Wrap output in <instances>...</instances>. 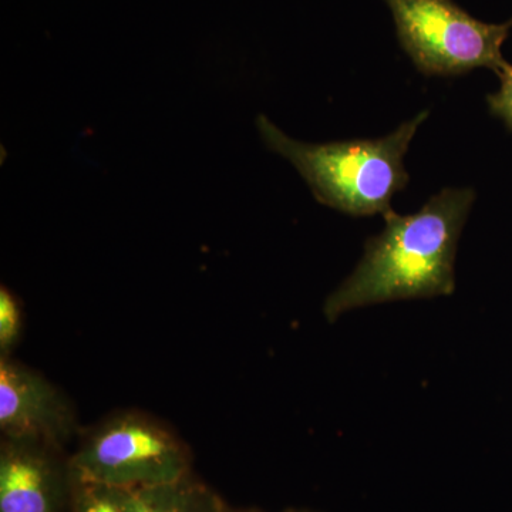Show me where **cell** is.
I'll list each match as a JSON object with an SVG mask.
<instances>
[{"label":"cell","instance_id":"5","mask_svg":"<svg viewBox=\"0 0 512 512\" xmlns=\"http://www.w3.org/2000/svg\"><path fill=\"white\" fill-rule=\"evenodd\" d=\"M77 424L76 410L59 387L18 360L0 356L2 439L64 448Z\"/></svg>","mask_w":512,"mask_h":512},{"label":"cell","instance_id":"4","mask_svg":"<svg viewBox=\"0 0 512 512\" xmlns=\"http://www.w3.org/2000/svg\"><path fill=\"white\" fill-rule=\"evenodd\" d=\"M392 12L397 39L426 76H458L471 70L505 67L508 22L485 23L454 0H384Z\"/></svg>","mask_w":512,"mask_h":512},{"label":"cell","instance_id":"8","mask_svg":"<svg viewBox=\"0 0 512 512\" xmlns=\"http://www.w3.org/2000/svg\"><path fill=\"white\" fill-rule=\"evenodd\" d=\"M73 512H128V490L76 481Z\"/></svg>","mask_w":512,"mask_h":512},{"label":"cell","instance_id":"11","mask_svg":"<svg viewBox=\"0 0 512 512\" xmlns=\"http://www.w3.org/2000/svg\"><path fill=\"white\" fill-rule=\"evenodd\" d=\"M232 512H261V511H256V510H248V511H232Z\"/></svg>","mask_w":512,"mask_h":512},{"label":"cell","instance_id":"6","mask_svg":"<svg viewBox=\"0 0 512 512\" xmlns=\"http://www.w3.org/2000/svg\"><path fill=\"white\" fill-rule=\"evenodd\" d=\"M74 485L63 448L2 439L0 512H73Z\"/></svg>","mask_w":512,"mask_h":512},{"label":"cell","instance_id":"7","mask_svg":"<svg viewBox=\"0 0 512 512\" xmlns=\"http://www.w3.org/2000/svg\"><path fill=\"white\" fill-rule=\"evenodd\" d=\"M128 512H232L220 495L191 474L175 483L128 490Z\"/></svg>","mask_w":512,"mask_h":512},{"label":"cell","instance_id":"9","mask_svg":"<svg viewBox=\"0 0 512 512\" xmlns=\"http://www.w3.org/2000/svg\"><path fill=\"white\" fill-rule=\"evenodd\" d=\"M23 329L22 308L19 299L9 288H0V356H10L18 345Z\"/></svg>","mask_w":512,"mask_h":512},{"label":"cell","instance_id":"12","mask_svg":"<svg viewBox=\"0 0 512 512\" xmlns=\"http://www.w3.org/2000/svg\"><path fill=\"white\" fill-rule=\"evenodd\" d=\"M285 512H308V511L288 510V511H285Z\"/></svg>","mask_w":512,"mask_h":512},{"label":"cell","instance_id":"10","mask_svg":"<svg viewBox=\"0 0 512 512\" xmlns=\"http://www.w3.org/2000/svg\"><path fill=\"white\" fill-rule=\"evenodd\" d=\"M498 77L501 82L500 89L497 93L488 94V109L512 131V64H505Z\"/></svg>","mask_w":512,"mask_h":512},{"label":"cell","instance_id":"3","mask_svg":"<svg viewBox=\"0 0 512 512\" xmlns=\"http://www.w3.org/2000/svg\"><path fill=\"white\" fill-rule=\"evenodd\" d=\"M191 461L190 448L163 421L124 412L83 434L70 467L80 483L137 490L183 480Z\"/></svg>","mask_w":512,"mask_h":512},{"label":"cell","instance_id":"2","mask_svg":"<svg viewBox=\"0 0 512 512\" xmlns=\"http://www.w3.org/2000/svg\"><path fill=\"white\" fill-rule=\"evenodd\" d=\"M427 117L423 111L386 137L326 144L293 140L262 114L256 127L269 150L295 165L320 204L352 217H384L409 184L404 156Z\"/></svg>","mask_w":512,"mask_h":512},{"label":"cell","instance_id":"1","mask_svg":"<svg viewBox=\"0 0 512 512\" xmlns=\"http://www.w3.org/2000/svg\"><path fill=\"white\" fill-rule=\"evenodd\" d=\"M476 200L471 188H444L416 214L384 215L353 274L325 302V316L402 299L451 295L461 231Z\"/></svg>","mask_w":512,"mask_h":512}]
</instances>
